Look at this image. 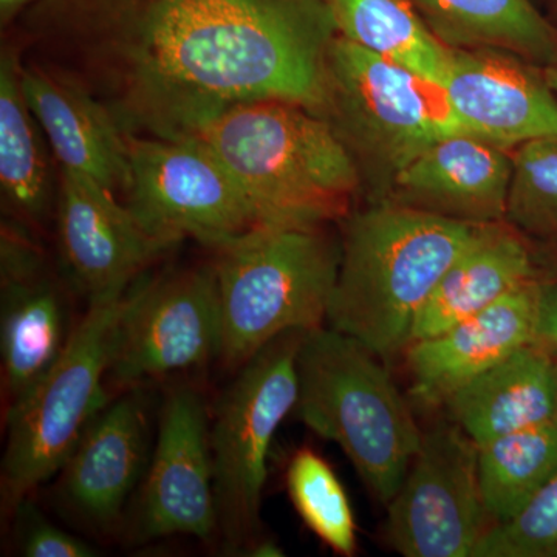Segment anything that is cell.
<instances>
[{
  "label": "cell",
  "instance_id": "6da1fadb",
  "mask_svg": "<svg viewBox=\"0 0 557 557\" xmlns=\"http://www.w3.org/2000/svg\"><path fill=\"white\" fill-rule=\"evenodd\" d=\"M14 24L24 57L94 95L126 137L196 138L247 102L327 110L325 0H38Z\"/></svg>",
  "mask_w": 557,
  "mask_h": 557
},
{
  "label": "cell",
  "instance_id": "ba28073f",
  "mask_svg": "<svg viewBox=\"0 0 557 557\" xmlns=\"http://www.w3.org/2000/svg\"><path fill=\"white\" fill-rule=\"evenodd\" d=\"M306 332L271 341L236 370L211 417L218 531L230 555L256 542L274 434L298 401L296 357Z\"/></svg>",
  "mask_w": 557,
  "mask_h": 557
},
{
  "label": "cell",
  "instance_id": "4dcf8cb0",
  "mask_svg": "<svg viewBox=\"0 0 557 557\" xmlns=\"http://www.w3.org/2000/svg\"><path fill=\"white\" fill-rule=\"evenodd\" d=\"M38 0H0V24L9 27L25 10L30 9Z\"/></svg>",
  "mask_w": 557,
  "mask_h": 557
},
{
  "label": "cell",
  "instance_id": "30bf717a",
  "mask_svg": "<svg viewBox=\"0 0 557 557\" xmlns=\"http://www.w3.org/2000/svg\"><path fill=\"white\" fill-rule=\"evenodd\" d=\"M214 265L143 276L127 292L110 350L108 380L131 387L203 368L222 354Z\"/></svg>",
  "mask_w": 557,
  "mask_h": 557
},
{
  "label": "cell",
  "instance_id": "277c9868",
  "mask_svg": "<svg viewBox=\"0 0 557 557\" xmlns=\"http://www.w3.org/2000/svg\"><path fill=\"white\" fill-rule=\"evenodd\" d=\"M376 358L329 325L306 332L296 357V410L314 434L344 450L373 497L387 505L408 474L423 431Z\"/></svg>",
  "mask_w": 557,
  "mask_h": 557
},
{
  "label": "cell",
  "instance_id": "1f68e13d",
  "mask_svg": "<svg viewBox=\"0 0 557 557\" xmlns=\"http://www.w3.org/2000/svg\"><path fill=\"white\" fill-rule=\"evenodd\" d=\"M249 556H258V557H273V556H282V549L277 547L274 542L271 541H258L256 544H252L251 547L247 549Z\"/></svg>",
  "mask_w": 557,
  "mask_h": 557
},
{
  "label": "cell",
  "instance_id": "5b68a950",
  "mask_svg": "<svg viewBox=\"0 0 557 557\" xmlns=\"http://www.w3.org/2000/svg\"><path fill=\"white\" fill-rule=\"evenodd\" d=\"M325 226H260L212 249L226 368L285 333L324 325L341 265V240Z\"/></svg>",
  "mask_w": 557,
  "mask_h": 557
},
{
  "label": "cell",
  "instance_id": "44dd1931",
  "mask_svg": "<svg viewBox=\"0 0 557 557\" xmlns=\"http://www.w3.org/2000/svg\"><path fill=\"white\" fill-rule=\"evenodd\" d=\"M24 53L20 42L3 44L0 54V194L3 218L27 228L54 219L58 175L53 153L21 87Z\"/></svg>",
  "mask_w": 557,
  "mask_h": 557
},
{
  "label": "cell",
  "instance_id": "3957f363",
  "mask_svg": "<svg viewBox=\"0 0 557 557\" xmlns=\"http://www.w3.org/2000/svg\"><path fill=\"white\" fill-rule=\"evenodd\" d=\"M237 180L265 226L344 219L359 166L324 116L285 101L236 106L196 137Z\"/></svg>",
  "mask_w": 557,
  "mask_h": 557
},
{
  "label": "cell",
  "instance_id": "484cf974",
  "mask_svg": "<svg viewBox=\"0 0 557 557\" xmlns=\"http://www.w3.org/2000/svg\"><path fill=\"white\" fill-rule=\"evenodd\" d=\"M287 491L302 522L341 556L357 553V522L350 502L332 467L314 450L304 448L289 460Z\"/></svg>",
  "mask_w": 557,
  "mask_h": 557
},
{
  "label": "cell",
  "instance_id": "83f0119b",
  "mask_svg": "<svg viewBox=\"0 0 557 557\" xmlns=\"http://www.w3.org/2000/svg\"><path fill=\"white\" fill-rule=\"evenodd\" d=\"M472 557H557V474L518 516L487 528Z\"/></svg>",
  "mask_w": 557,
  "mask_h": 557
},
{
  "label": "cell",
  "instance_id": "cb8c5ba5",
  "mask_svg": "<svg viewBox=\"0 0 557 557\" xmlns=\"http://www.w3.org/2000/svg\"><path fill=\"white\" fill-rule=\"evenodd\" d=\"M336 32L372 53L445 87L450 49L410 0H325Z\"/></svg>",
  "mask_w": 557,
  "mask_h": 557
},
{
  "label": "cell",
  "instance_id": "7402d4cb",
  "mask_svg": "<svg viewBox=\"0 0 557 557\" xmlns=\"http://www.w3.org/2000/svg\"><path fill=\"white\" fill-rule=\"evenodd\" d=\"M533 278V260L515 228L487 223L440 278L413 322L409 346L446 332Z\"/></svg>",
  "mask_w": 557,
  "mask_h": 557
},
{
  "label": "cell",
  "instance_id": "9a60e30c",
  "mask_svg": "<svg viewBox=\"0 0 557 557\" xmlns=\"http://www.w3.org/2000/svg\"><path fill=\"white\" fill-rule=\"evenodd\" d=\"M445 90L469 131L498 148L557 137L555 91L511 51L450 49Z\"/></svg>",
  "mask_w": 557,
  "mask_h": 557
},
{
  "label": "cell",
  "instance_id": "9c48e42d",
  "mask_svg": "<svg viewBox=\"0 0 557 557\" xmlns=\"http://www.w3.org/2000/svg\"><path fill=\"white\" fill-rule=\"evenodd\" d=\"M131 180L124 203L150 236L175 247L215 249L265 226L237 180L197 138L127 137Z\"/></svg>",
  "mask_w": 557,
  "mask_h": 557
},
{
  "label": "cell",
  "instance_id": "f546056e",
  "mask_svg": "<svg viewBox=\"0 0 557 557\" xmlns=\"http://www.w3.org/2000/svg\"><path fill=\"white\" fill-rule=\"evenodd\" d=\"M534 343L557 351V281H539L536 338Z\"/></svg>",
  "mask_w": 557,
  "mask_h": 557
},
{
  "label": "cell",
  "instance_id": "d4e9b609",
  "mask_svg": "<svg viewBox=\"0 0 557 557\" xmlns=\"http://www.w3.org/2000/svg\"><path fill=\"white\" fill-rule=\"evenodd\" d=\"M557 474V420L479 446V482L491 527L508 522Z\"/></svg>",
  "mask_w": 557,
  "mask_h": 557
},
{
  "label": "cell",
  "instance_id": "7c38bea8",
  "mask_svg": "<svg viewBox=\"0 0 557 557\" xmlns=\"http://www.w3.org/2000/svg\"><path fill=\"white\" fill-rule=\"evenodd\" d=\"M58 174L54 228L70 284L89 306L123 296L174 247L150 236L101 183L65 168Z\"/></svg>",
  "mask_w": 557,
  "mask_h": 557
},
{
  "label": "cell",
  "instance_id": "603a6c76",
  "mask_svg": "<svg viewBox=\"0 0 557 557\" xmlns=\"http://www.w3.org/2000/svg\"><path fill=\"white\" fill-rule=\"evenodd\" d=\"M449 49H500L549 65L557 30L531 0H410Z\"/></svg>",
  "mask_w": 557,
  "mask_h": 557
},
{
  "label": "cell",
  "instance_id": "8992f818",
  "mask_svg": "<svg viewBox=\"0 0 557 557\" xmlns=\"http://www.w3.org/2000/svg\"><path fill=\"white\" fill-rule=\"evenodd\" d=\"M127 292L90 304L57 364L21 405L7 410L0 471V505L7 518L61 471L94 418L110 401L106 391L110 350Z\"/></svg>",
  "mask_w": 557,
  "mask_h": 557
},
{
  "label": "cell",
  "instance_id": "d6a6232c",
  "mask_svg": "<svg viewBox=\"0 0 557 557\" xmlns=\"http://www.w3.org/2000/svg\"><path fill=\"white\" fill-rule=\"evenodd\" d=\"M545 79H547L548 86L557 95V60L545 69Z\"/></svg>",
  "mask_w": 557,
  "mask_h": 557
},
{
  "label": "cell",
  "instance_id": "7a4b0ae2",
  "mask_svg": "<svg viewBox=\"0 0 557 557\" xmlns=\"http://www.w3.org/2000/svg\"><path fill=\"white\" fill-rule=\"evenodd\" d=\"M485 225L397 201L347 214L329 327L379 358L397 357L440 278Z\"/></svg>",
  "mask_w": 557,
  "mask_h": 557
},
{
  "label": "cell",
  "instance_id": "8fae6325",
  "mask_svg": "<svg viewBox=\"0 0 557 557\" xmlns=\"http://www.w3.org/2000/svg\"><path fill=\"white\" fill-rule=\"evenodd\" d=\"M386 507V537L399 555L472 557L491 527L480 491L479 446L454 421L423 431Z\"/></svg>",
  "mask_w": 557,
  "mask_h": 557
},
{
  "label": "cell",
  "instance_id": "f1b7e54d",
  "mask_svg": "<svg viewBox=\"0 0 557 557\" xmlns=\"http://www.w3.org/2000/svg\"><path fill=\"white\" fill-rule=\"evenodd\" d=\"M17 523V542L22 555L27 557H91L97 549L83 539L73 536L50 522L36 508L30 497L14 509Z\"/></svg>",
  "mask_w": 557,
  "mask_h": 557
},
{
  "label": "cell",
  "instance_id": "2e32d148",
  "mask_svg": "<svg viewBox=\"0 0 557 557\" xmlns=\"http://www.w3.org/2000/svg\"><path fill=\"white\" fill-rule=\"evenodd\" d=\"M149 453L145 399L127 392L100 410L58 472L61 497L84 522L112 530L145 479Z\"/></svg>",
  "mask_w": 557,
  "mask_h": 557
},
{
  "label": "cell",
  "instance_id": "4316f807",
  "mask_svg": "<svg viewBox=\"0 0 557 557\" xmlns=\"http://www.w3.org/2000/svg\"><path fill=\"white\" fill-rule=\"evenodd\" d=\"M505 222L557 239V137L531 139L516 150Z\"/></svg>",
  "mask_w": 557,
  "mask_h": 557
},
{
  "label": "cell",
  "instance_id": "836d02e7",
  "mask_svg": "<svg viewBox=\"0 0 557 557\" xmlns=\"http://www.w3.org/2000/svg\"><path fill=\"white\" fill-rule=\"evenodd\" d=\"M556 420H557V359H555Z\"/></svg>",
  "mask_w": 557,
  "mask_h": 557
},
{
  "label": "cell",
  "instance_id": "ffe728a7",
  "mask_svg": "<svg viewBox=\"0 0 557 557\" xmlns=\"http://www.w3.org/2000/svg\"><path fill=\"white\" fill-rule=\"evenodd\" d=\"M454 423L478 446L556 418L555 358L528 344L445 399Z\"/></svg>",
  "mask_w": 557,
  "mask_h": 557
},
{
  "label": "cell",
  "instance_id": "d6986e66",
  "mask_svg": "<svg viewBox=\"0 0 557 557\" xmlns=\"http://www.w3.org/2000/svg\"><path fill=\"white\" fill-rule=\"evenodd\" d=\"M539 281H528L432 338L406 348L413 392L428 403L445 399L465 383L536 338Z\"/></svg>",
  "mask_w": 557,
  "mask_h": 557
},
{
  "label": "cell",
  "instance_id": "52a82bcc",
  "mask_svg": "<svg viewBox=\"0 0 557 557\" xmlns=\"http://www.w3.org/2000/svg\"><path fill=\"white\" fill-rule=\"evenodd\" d=\"M324 119L357 164L392 178L440 139L472 134L445 87L339 35L330 50Z\"/></svg>",
  "mask_w": 557,
  "mask_h": 557
},
{
  "label": "cell",
  "instance_id": "5bb4252c",
  "mask_svg": "<svg viewBox=\"0 0 557 557\" xmlns=\"http://www.w3.org/2000/svg\"><path fill=\"white\" fill-rule=\"evenodd\" d=\"M64 293L30 228L3 218L0 231V351L7 410L21 405L67 346Z\"/></svg>",
  "mask_w": 557,
  "mask_h": 557
},
{
  "label": "cell",
  "instance_id": "e0dca14e",
  "mask_svg": "<svg viewBox=\"0 0 557 557\" xmlns=\"http://www.w3.org/2000/svg\"><path fill=\"white\" fill-rule=\"evenodd\" d=\"M512 157L472 134L450 135L392 178L397 203L461 222L507 219Z\"/></svg>",
  "mask_w": 557,
  "mask_h": 557
},
{
  "label": "cell",
  "instance_id": "ac0fdd59",
  "mask_svg": "<svg viewBox=\"0 0 557 557\" xmlns=\"http://www.w3.org/2000/svg\"><path fill=\"white\" fill-rule=\"evenodd\" d=\"M21 87L58 168L87 175L123 199L129 145L112 113L78 84L25 57Z\"/></svg>",
  "mask_w": 557,
  "mask_h": 557
},
{
  "label": "cell",
  "instance_id": "4fadbf2b",
  "mask_svg": "<svg viewBox=\"0 0 557 557\" xmlns=\"http://www.w3.org/2000/svg\"><path fill=\"white\" fill-rule=\"evenodd\" d=\"M209 426L211 413L200 392L189 386L172 388L138 487L134 519L138 541L171 536L205 541L218 531Z\"/></svg>",
  "mask_w": 557,
  "mask_h": 557
}]
</instances>
